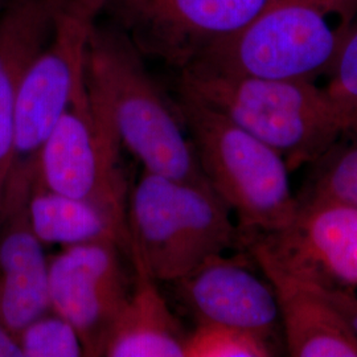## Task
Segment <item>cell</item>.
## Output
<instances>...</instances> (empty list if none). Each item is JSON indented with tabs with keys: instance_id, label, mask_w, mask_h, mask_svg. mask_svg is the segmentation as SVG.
<instances>
[{
	"instance_id": "cell-1",
	"label": "cell",
	"mask_w": 357,
	"mask_h": 357,
	"mask_svg": "<svg viewBox=\"0 0 357 357\" xmlns=\"http://www.w3.org/2000/svg\"><path fill=\"white\" fill-rule=\"evenodd\" d=\"M178 89L274 149L290 172L312 165L342 138L326 90L312 81L236 76L188 65Z\"/></svg>"
},
{
	"instance_id": "cell-2",
	"label": "cell",
	"mask_w": 357,
	"mask_h": 357,
	"mask_svg": "<svg viewBox=\"0 0 357 357\" xmlns=\"http://www.w3.org/2000/svg\"><path fill=\"white\" fill-rule=\"evenodd\" d=\"M132 266L155 281L174 282L212 257L243 248V231L209 184L144 171L128 195Z\"/></svg>"
},
{
	"instance_id": "cell-3",
	"label": "cell",
	"mask_w": 357,
	"mask_h": 357,
	"mask_svg": "<svg viewBox=\"0 0 357 357\" xmlns=\"http://www.w3.org/2000/svg\"><path fill=\"white\" fill-rule=\"evenodd\" d=\"M85 73L106 103L123 147L144 171L208 184L178 112L155 84L143 56L115 26H96Z\"/></svg>"
},
{
	"instance_id": "cell-4",
	"label": "cell",
	"mask_w": 357,
	"mask_h": 357,
	"mask_svg": "<svg viewBox=\"0 0 357 357\" xmlns=\"http://www.w3.org/2000/svg\"><path fill=\"white\" fill-rule=\"evenodd\" d=\"M176 112L205 180L236 213L243 236L287 227L296 200L281 155L184 90Z\"/></svg>"
},
{
	"instance_id": "cell-5",
	"label": "cell",
	"mask_w": 357,
	"mask_h": 357,
	"mask_svg": "<svg viewBox=\"0 0 357 357\" xmlns=\"http://www.w3.org/2000/svg\"><path fill=\"white\" fill-rule=\"evenodd\" d=\"M357 13V0H270L255 19L193 63L268 79L312 81L328 73Z\"/></svg>"
},
{
	"instance_id": "cell-6",
	"label": "cell",
	"mask_w": 357,
	"mask_h": 357,
	"mask_svg": "<svg viewBox=\"0 0 357 357\" xmlns=\"http://www.w3.org/2000/svg\"><path fill=\"white\" fill-rule=\"evenodd\" d=\"M122 141L85 66L64 113L38 158V181L52 191L93 202L128 225Z\"/></svg>"
},
{
	"instance_id": "cell-7",
	"label": "cell",
	"mask_w": 357,
	"mask_h": 357,
	"mask_svg": "<svg viewBox=\"0 0 357 357\" xmlns=\"http://www.w3.org/2000/svg\"><path fill=\"white\" fill-rule=\"evenodd\" d=\"M270 0H107L103 13L142 56L180 70L243 29Z\"/></svg>"
},
{
	"instance_id": "cell-8",
	"label": "cell",
	"mask_w": 357,
	"mask_h": 357,
	"mask_svg": "<svg viewBox=\"0 0 357 357\" xmlns=\"http://www.w3.org/2000/svg\"><path fill=\"white\" fill-rule=\"evenodd\" d=\"M121 255L118 245L97 241L65 246L50 259L51 310L75 327L85 356H103L132 290Z\"/></svg>"
},
{
	"instance_id": "cell-9",
	"label": "cell",
	"mask_w": 357,
	"mask_h": 357,
	"mask_svg": "<svg viewBox=\"0 0 357 357\" xmlns=\"http://www.w3.org/2000/svg\"><path fill=\"white\" fill-rule=\"evenodd\" d=\"M286 273L330 290L356 291L357 209L333 203H296L291 222L268 234L243 236Z\"/></svg>"
},
{
	"instance_id": "cell-10",
	"label": "cell",
	"mask_w": 357,
	"mask_h": 357,
	"mask_svg": "<svg viewBox=\"0 0 357 357\" xmlns=\"http://www.w3.org/2000/svg\"><path fill=\"white\" fill-rule=\"evenodd\" d=\"M172 284L197 323L237 327L275 342L280 310L274 290L240 255L212 257Z\"/></svg>"
},
{
	"instance_id": "cell-11",
	"label": "cell",
	"mask_w": 357,
	"mask_h": 357,
	"mask_svg": "<svg viewBox=\"0 0 357 357\" xmlns=\"http://www.w3.org/2000/svg\"><path fill=\"white\" fill-rule=\"evenodd\" d=\"M245 249L274 290L290 356L357 357L356 335L314 284L282 270L257 246Z\"/></svg>"
},
{
	"instance_id": "cell-12",
	"label": "cell",
	"mask_w": 357,
	"mask_h": 357,
	"mask_svg": "<svg viewBox=\"0 0 357 357\" xmlns=\"http://www.w3.org/2000/svg\"><path fill=\"white\" fill-rule=\"evenodd\" d=\"M28 200L0 216V328L13 339L51 310L50 259L28 218Z\"/></svg>"
},
{
	"instance_id": "cell-13",
	"label": "cell",
	"mask_w": 357,
	"mask_h": 357,
	"mask_svg": "<svg viewBox=\"0 0 357 357\" xmlns=\"http://www.w3.org/2000/svg\"><path fill=\"white\" fill-rule=\"evenodd\" d=\"M61 0H10L0 11V216L11 174L22 81L51 35Z\"/></svg>"
},
{
	"instance_id": "cell-14",
	"label": "cell",
	"mask_w": 357,
	"mask_h": 357,
	"mask_svg": "<svg viewBox=\"0 0 357 357\" xmlns=\"http://www.w3.org/2000/svg\"><path fill=\"white\" fill-rule=\"evenodd\" d=\"M134 284L105 345L107 357H184L188 332L153 277L138 266Z\"/></svg>"
},
{
	"instance_id": "cell-15",
	"label": "cell",
	"mask_w": 357,
	"mask_h": 357,
	"mask_svg": "<svg viewBox=\"0 0 357 357\" xmlns=\"http://www.w3.org/2000/svg\"><path fill=\"white\" fill-rule=\"evenodd\" d=\"M28 218L43 245L70 246L107 241L131 257L128 225L102 206L44 187L35 178L28 197Z\"/></svg>"
},
{
	"instance_id": "cell-16",
	"label": "cell",
	"mask_w": 357,
	"mask_h": 357,
	"mask_svg": "<svg viewBox=\"0 0 357 357\" xmlns=\"http://www.w3.org/2000/svg\"><path fill=\"white\" fill-rule=\"evenodd\" d=\"M296 203H333L357 209V141L336 143L314 162Z\"/></svg>"
},
{
	"instance_id": "cell-17",
	"label": "cell",
	"mask_w": 357,
	"mask_h": 357,
	"mask_svg": "<svg viewBox=\"0 0 357 357\" xmlns=\"http://www.w3.org/2000/svg\"><path fill=\"white\" fill-rule=\"evenodd\" d=\"M275 342L255 332L216 323H197L188 332L184 357L277 356Z\"/></svg>"
},
{
	"instance_id": "cell-18",
	"label": "cell",
	"mask_w": 357,
	"mask_h": 357,
	"mask_svg": "<svg viewBox=\"0 0 357 357\" xmlns=\"http://www.w3.org/2000/svg\"><path fill=\"white\" fill-rule=\"evenodd\" d=\"M326 94L342 128V138L357 141V23L349 26L328 70Z\"/></svg>"
},
{
	"instance_id": "cell-19",
	"label": "cell",
	"mask_w": 357,
	"mask_h": 357,
	"mask_svg": "<svg viewBox=\"0 0 357 357\" xmlns=\"http://www.w3.org/2000/svg\"><path fill=\"white\" fill-rule=\"evenodd\" d=\"M15 340L22 356H85L84 345L75 327L52 310L29 323Z\"/></svg>"
},
{
	"instance_id": "cell-20",
	"label": "cell",
	"mask_w": 357,
	"mask_h": 357,
	"mask_svg": "<svg viewBox=\"0 0 357 357\" xmlns=\"http://www.w3.org/2000/svg\"><path fill=\"white\" fill-rule=\"evenodd\" d=\"M308 283V282H307ZM314 284V283H311ZM321 296L331 305L347 321L349 328L357 337V295L356 291H343V290H330L314 284Z\"/></svg>"
},
{
	"instance_id": "cell-21",
	"label": "cell",
	"mask_w": 357,
	"mask_h": 357,
	"mask_svg": "<svg viewBox=\"0 0 357 357\" xmlns=\"http://www.w3.org/2000/svg\"><path fill=\"white\" fill-rule=\"evenodd\" d=\"M0 356H22L20 349L8 332L0 328Z\"/></svg>"
},
{
	"instance_id": "cell-22",
	"label": "cell",
	"mask_w": 357,
	"mask_h": 357,
	"mask_svg": "<svg viewBox=\"0 0 357 357\" xmlns=\"http://www.w3.org/2000/svg\"><path fill=\"white\" fill-rule=\"evenodd\" d=\"M10 0H0V11L7 6V3H8Z\"/></svg>"
}]
</instances>
